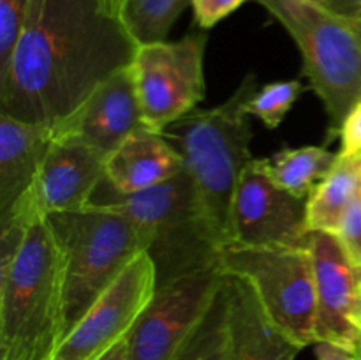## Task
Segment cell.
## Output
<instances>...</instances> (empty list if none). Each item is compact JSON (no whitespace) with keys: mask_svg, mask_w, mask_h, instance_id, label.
I'll return each mask as SVG.
<instances>
[{"mask_svg":"<svg viewBox=\"0 0 361 360\" xmlns=\"http://www.w3.org/2000/svg\"><path fill=\"white\" fill-rule=\"evenodd\" d=\"M137 46L109 0H30L0 69V113L55 127L129 67Z\"/></svg>","mask_w":361,"mask_h":360,"instance_id":"obj_1","label":"cell"},{"mask_svg":"<svg viewBox=\"0 0 361 360\" xmlns=\"http://www.w3.org/2000/svg\"><path fill=\"white\" fill-rule=\"evenodd\" d=\"M63 334V258L48 221L0 228V360H53Z\"/></svg>","mask_w":361,"mask_h":360,"instance_id":"obj_2","label":"cell"},{"mask_svg":"<svg viewBox=\"0 0 361 360\" xmlns=\"http://www.w3.org/2000/svg\"><path fill=\"white\" fill-rule=\"evenodd\" d=\"M257 88V76L249 73L228 101L194 109L162 131L182 157L221 247L233 244V200L240 176L254 161L245 104Z\"/></svg>","mask_w":361,"mask_h":360,"instance_id":"obj_3","label":"cell"},{"mask_svg":"<svg viewBox=\"0 0 361 360\" xmlns=\"http://www.w3.org/2000/svg\"><path fill=\"white\" fill-rule=\"evenodd\" d=\"M90 205L129 215L155 265L157 288L190 272L219 267L222 247L185 169L161 186L133 194L116 193L102 180Z\"/></svg>","mask_w":361,"mask_h":360,"instance_id":"obj_4","label":"cell"},{"mask_svg":"<svg viewBox=\"0 0 361 360\" xmlns=\"http://www.w3.org/2000/svg\"><path fill=\"white\" fill-rule=\"evenodd\" d=\"M286 28L302 53V74L328 115L326 143L361 99V21L314 0H254Z\"/></svg>","mask_w":361,"mask_h":360,"instance_id":"obj_5","label":"cell"},{"mask_svg":"<svg viewBox=\"0 0 361 360\" xmlns=\"http://www.w3.org/2000/svg\"><path fill=\"white\" fill-rule=\"evenodd\" d=\"M46 221L63 258L66 337L97 296L147 249L129 215L104 205L59 212Z\"/></svg>","mask_w":361,"mask_h":360,"instance_id":"obj_6","label":"cell"},{"mask_svg":"<svg viewBox=\"0 0 361 360\" xmlns=\"http://www.w3.org/2000/svg\"><path fill=\"white\" fill-rule=\"evenodd\" d=\"M219 267L245 281L271 323L291 341L316 344V281L309 247L240 246L221 249Z\"/></svg>","mask_w":361,"mask_h":360,"instance_id":"obj_7","label":"cell"},{"mask_svg":"<svg viewBox=\"0 0 361 360\" xmlns=\"http://www.w3.org/2000/svg\"><path fill=\"white\" fill-rule=\"evenodd\" d=\"M207 42V32L196 30L137 46L129 67L145 127L162 133L203 101Z\"/></svg>","mask_w":361,"mask_h":360,"instance_id":"obj_8","label":"cell"},{"mask_svg":"<svg viewBox=\"0 0 361 360\" xmlns=\"http://www.w3.org/2000/svg\"><path fill=\"white\" fill-rule=\"evenodd\" d=\"M228 275L208 267L155 289L126 337L129 360H171L210 311Z\"/></svg>","mask_w":361,"mask_h":360,"instance_id":"obj_9","label":"cell"},{"mask_svg":"<svg viewBox=\"0 0 361 360\" xmlns=\"http://www.w3.org/2000/svg\"><path fill=\"white\" fill-rule=\"evenodd\" d=\"M106 176V157L81 141L55 136L27 193L13 205L0 228L28 226L59 212L83 210Z\"/></svg>","mask_w":361,"mask_h":360,"instance_id":"obj_10","label":"cell"},{"mask_svg":"<svg viewBox=\"0 0 361 360\" xmlns=\"http://www.w3.org/2000/svg\"><path fill=\"white\" fill-rule=\"evenodd\" d=\"M155 289V265L143 251L71 328L53 360H97L129 335Z\"/></svg>","mask_w":361,"mask_h":360,"instance_id":"obj_11","label":"cell"},{"mask_svg":"<svg viewBox=\"0 0 361 360\" xmlns=\"http://www.w3.org/2000/svg\"><path fill=\"white\" fill-rule=\"evenodd\" d=\"M233 244L309 247L307 200L274 182L257 159L240 176L231 208Z\"/></svg>","mask_w":361,"mask_h":360,"instance_id":"obj_12","label":"cell"},{"mask_svg":"<svg viewBox=\"0 0 361 360\" xmlns=\"http://www.w3.org/2000/svg\"><path fill=\"white\" fill-rule=\"evenodd\" d=\"M309 251L316 281L317 342L353 349L360 335L361 265L349 256L335 233H310Z\"/></svg>","mask_w":361,"mask_h":360,"instance_id":"obj_13","label":"cell"},{"mask_svg":"<svg viewBox=\"0 0 361 360\" xmlns=\"http://www.w3.org/2000/svg\"><path fill=\"white\" fill-rule=\"evenodd\" d=\"M143 126L130 67L102 81L87 101L53 127L55 136L73 138L108 159L129 134Z\"/></svg>","mask_w":361,"mask_h":360,"instance_id":"obj_14","label":"cell"},{"mask_svg":"<svg viewBox=\"0 0 361 360\" xmlns=\"http://www.w3.org/2000/svg\"><path fill=\"white\" fill-rule=\"evenodd\" d=\"M182 157L162 133L140 127L106 159L104 180L120 194H133L168 182L183 172Z\"/></svg>","mask_w":361,"mask_h":360,"instance_id":"obj_15","label":"cell"},{"mask_svg":"<svg viewBox=\"0 0 361 360\" xmlns=\"http://www.w3.org/2000/svg\"><path fill=\"white\" fill-rule=\"evenodd\" d=\"M229 360H295L302 346L279 330L245 281L229 277Z\"/></svg>","mask_w":361,"mask_h":360,"instance_id":"obj_16","label":"cell"},{"mask_svg":"<svg viewBox=\"0 0 361 360\" xmlns=\"http://www.w3.org/2000/svg\"><path fill=\"white\" fill-rule=\"evenodd\" d=\"M53 141V127L0 113V217L27 193Z\"/></svg>","mask_w":361,"mask_h":360,"instance_id":"obj_17","label":"cell"},{"mask_svg":"<svg viewBox=\"0 0 361 360\" xmlns=\"http://www.w3.org/2000/svg\"><path fill=\"white\" fill-rule=\"evenodd\" d=\"M361 194V155H342L307 198L310 233H337L345 212Z\"/></svg>","mask_w":361,"mask_h":360,"instance_id":"obj_18","label":"cell"},{"mask_svg":"<svg viewBox=\"0 0 361 360\" xmlns=\"http://www.w3.org/2000/svg\"><path fill=\"white\" fill-rule=\"evenodd\" d=\"M337 159L338 152L309 145L298 148L284 147L271 157L257 159V162L277 186L307 200L317 184L334 168Z\"/></svg>","mask_w":361,"mask_h":360,"instance_id":"obj_19","label":"cell"},{"mask_svg":"<svg viewBox=\"0 0 361 360\" xmlns=\"http://www.w3.org/2000/svg\"><path fill=\"white\" fill-rule=\"evenodd\" d=\"M231 325H229V281L219 289L210 311L171 360H229Z\"/></svg>","mask_w":361,"mask_h":360,"instance_id":"obj_20","label":"cell"},{"mask_svg":"<svg viewBox=\"0 0 361 360\" xmlns=\"http://www.w3.org/2000/svg\"><path fill=\"white\" fill-rule=\"evenodd\" d=\"M190 0H123L122 20L137 44L166 41Z\"/></svg>","mask_w":361,"mask_h":360,"instance_id":"obj_21","label":"cell"},{"mask_svg":"<svg viewBox=\"0 0 361 360\" xmlns=\"http://www.w3.org/2000/svg\"><path fill=\"white\" fill-rule=\"evenodd\" d=\"M305 87L300 80H286L267 83L257 88L245 104L249 116L259 120L267 129H277L300 99Z\"/></svg>","mask_w":361,"mask_h":360,"instance_id":"obj_22","label":"cell"},{"mask_svg":"<svg viewBox=\"0 0 361 360\" xmlns=\"http://www.w3.org/2000/svg\"><path fill=\"white\" fill-rule=\"evenodd\" d=\"M30 0H0V69L7 64L23 28Z\"/></svg>","mask_w":361,"mask_h":360,"instance_id":"obj_23","label":"cell"},{"mask_svg":"<svg viewBox=\"0 0 361 360\" xmlns=\"http://www.w3.org/2000/svg\"><path fill=\"white\" fill-rule=\"evenodd\" d=\"M247 0H190L194 13V23L201 30L214 28L219 21L228 18L242 7Z\"/></svg>","mask_w":361,"mask_h":360,"instance_id":"obj_24","label":"cell"},{"mask_svg":"<svg viewBox=\"0 0 361 360\" xmlns=\"http://www.w3.org/2000/svg\"><path fill=\"white\" fill-rule=\"evenodd\" d=\"M335 235L338 236L349 256L361 265V194L345 212Z\"/></svg>","mask_w":361,"mask_h":360,"instance_id":"obj_25","label":"cell"},{"mask_svg":"<svg viewBox=\"0 0 361 360\" xmlns=\"http://www.w3.org/2000/svg\"><path fill=\"white\" fill-rule=\"evenodd\" d=\"M338 138H341L338 154L361 155V99L344 119Z\"/></svg>","mask_w":361,"mask_h":360,"instance_id":"obj_26","label":"cell"},{"mask_svg":"<svg viewBox=\"0 0 361 360\" xmlns=\"http://www.w3.org/2000/svg\"><path fill=\"white\" fill-rule=\"evenodd\" d=\"M314 353H316V360H358L353 349L328 341L316 342Z\"/></svg>","mask_w":361,"mask_h":360,"instance_id":"obj_27","label":"cell"},{"mask_svg":"<svg viewBox=\"0 0 361 360\" xmlns=\"http://www.w3.org/2000/svg\"><path fill=\"white\" fill-rule=\"evenodd\" d=\"M338 16L361 21V0H314Z\"/></svg>","mask_w":361,"mask_h":360,"instance_id":"obj_28","label":"cell"},{"mask_svg":"<svg viewBox=\"0 0 361 360\" xmlns=\"http://www.w3.org/2000/svg\"><path fill=\"white\" fill-rule=\"evenodd\" d=\"M97 360H129L126 339H123V341H120L118 344L113 346L111 349H108V352H106L102 356H99Z\"/></svg>","mask_w":361,"mask_h":360,"instance_id":"obj_29","label":"cell"},{"mask_svg":"<svg viewBox=\"0 0 361 360\" xmlns=\"http://www.w3.org/2000/svg\"><path fill=\"white\" fill-rule=\"evenodd\" d=\"M353 352H355L356 359L361 360V320H360V335H358V341H356L355 348H353Z\"/></svg>","mask_w":361,"mask_h":360,"instance_id":"obj_30","label":"cell"},{"mask_svg":"<svg viewBox=\"0 0 361 360\" xmlns=\"http://www.w3.org/2000/svg\"><path fill=\"white\" fill-rule=\"evenodd\" d=\"M109 2H111V4H113V6H115V7H116V9H118V11H120V7H122V2H123V0H109Z\"/></svg>","mask_w":361,"mask_h":360,"instance_id":"obj_31","label":"cell"}]
</instances>
